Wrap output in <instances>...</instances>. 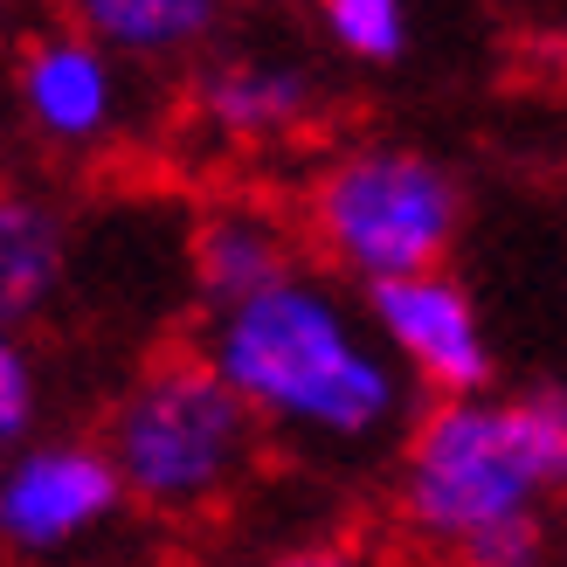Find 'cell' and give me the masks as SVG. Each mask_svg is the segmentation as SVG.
<instances>
[{
    "label": "cell",
    "mask_w": 567,
    "mask_h": 567,
    "mask_svg": "<svg viewBox=\"0 0 567 567\" xmlns=\"http://www.w3.org/2000/svg\"><path fill=\"white\" fill-rule=\"evenodd\" d=\"M202 353L236 381L277 443L332 464H367L415 422V374L381 339L367 298L339 291V270H291L236 305L208 311Z\"/></svg>",
    "instance_id": "6da1fadb"
},
{
    "label": "cell",
    "mask_w": 567,
    "mask_h": 567,
    "mask_svg": "<svg viewBox=\"0 0 567 567\" xmlns=\"http://www.w3.org/2000/svg\"><path fill=\"white\" fill-rule=\"evenodd\" d=\"M567 492V381L526 394H436L394 457V519L471 567L540 560V505Z\"/></svg>",
    "instance_id": "7a4b0ae2"
},
{
    "label": "cell",
    "mask_w": 567,
    "mask_h": 567,
    "mask_svg": "<svg viewBox=\"0 0 567 567\" xmlns=\"http://www.w3.org/2000/svg\"><path fill=\"white\" fill-rule=\"evenodd\" d=\"M97 436L132 492V513L194 526L243 492L270 430L236 394V381L194 347L138 367L125 394L104 409Z\"/></svg>",
    "instance_id": "3957f363"
},
{
    "label": "cell",
    "mask_w": 567,
    "mask_h": 567,
    "mask_svg": "<svg viewBox=\"0 0 567 567\" xmlns=\"http://www.w3.org/2000/svg\"><path fill=\"white\" fill-rule=\"evenodd\" d=\"M464 229V181L436 153L402 138H367L326 159L305 194V236L347 284H388L436 270Z\"/></svg>",
    "instance_id": "277c9868"
},
{
    "label": "cell",
    "mask_w": 567,
    "mask_h": 567,
    "mask_svg": "<svg viewBox=\"0 0 567 567\" xmlns=\"http://www.w3.org/2000/svg\"><path fill=\"white\" fill-rule=\"evenodd\" d=\"M132 70L138 63H125L118 49L76 21L28 35L14 55V111L28 138H42L49 153H104L111 138H125L138 111Z\"/></svg>",
    "instance_id": "5b68a950"
},
{
    "label": "cell",
    "mask_w": 567,
    "mask_h": 567,
    "mask_svg": "<svg viewBox=\"0 0 567 567\" xmlns=\"http://www.w3.org/2000/svg\"><path fill=\"white\" fill-rule=\"evenodd\" d=\"M132 505L104 436L97 443H14L0 471V540L21 560H49L83 547Z\"/></svg>",
    "instance_id": "8992f818"
},
{
    "label": "cell",
    "mask_w": 567,
    "mask_h": 567,
    "mask_svg": "<svg viewBox=\"0 0 567 567\" xmlns=\"http://www.w3.org/2000/svg\"><path fill=\"white\" fill-rule=\"evenodd\" d=\"M326 104V83L311 70V55L291 49H264V42H229L208 49L202 70L187 83V111L215 146L229 153H257L298 138Z\"/></svg>",
    "instance_id": "52a82bcc"
},
{
    "label": "cell",
    "mask_w": 567,
    "mask_h": 567,
    "mask_svg": "<svg viewBox=\"0 0 567 567\" xmlns=\"http://www.w3.org/2000/svg\"><path fill=\"white\" fill-rule=\"evenodd\" d=\"M360 298H367L381 339L394 347V360L415 374L422 394H477V388H492L485 311H477V298L443 264L388 277V284H367Z\"/></svg>",
    "instance_id": "ba28073f"
},
{
    "label": "cell",
    "mask_w": 567,
    "mask_h": 567,
    "mask_svg": "<svg viewBox=\"0 0 567 567\" xmlns=\"http://www.w3.org/2000/svg\"><path fill=\"white\" fill-rule=\"evenodd\" d=\"M187 270H194L202 305L215 311V305H236L249 291H264V284L291 277L298 270V236L257 202H221V208H208L202 221H194Z\"/></svg>",
    "instance_id": "9c48e42d"
},
{
    "label": "cell",
    "mask_w": 567,
    "mask_h": 567,
    "mask_svg": "<svg viewBox=\"0 0 567 567\" xmlns=\"http://www.w3.org/2000/svg\"><path fill=\"white\" fill-rule=\"evenodd\" d=\"M63 21L91 28L97 42H111L138 70H166L187 55H208L236 0H55Z\"/></svg>",
    "instance_id": "30bf717a"
},
{
    "label": "cell",
    "mask_w": 567,
    "mask_h": 567,
    "mask_svg": "<svg viewBox=\"0 0 567 567\" xmlns=\"http://www.w3.org/2000/svg\"><path fill=\"white\" fill-rule=\"evenodd\" d=\"M70 277V229L42 194H8L0 202V311L21 326L63 291Z\"/></svg>",
    "instance_id": "8fae6325"
},
{
    "label": "cell",
    "mask_w": 567,
    "mask_h": 567,
    "mask_svg": "<svg viewBox=\"0 0 567 567\" xmlns=\"http://www.w3.org/2000/svg\"><path fill=\"white\" fill-rule=\"evenodd\" d=\"M311 14H319L326 49L360 70H394L415 42L409 0H311Z\"/></svg>",
    "instance_id": "7c38bea8"
},
{
    "label": "cell",
    "mask_w": 567,
    "mask_h": 567,
    "mask_svg": "<svg viewBox=\"0 0 567 567\" xmlns=\"http://www.w3.org/2000/svg\"><path fill=\"white\" fill-rule=\"evenodd\" d=\"M35 415H42V374L35 360H28L21 339H8L0 347V443H28L35 436Z\"/></svg>",
    "instance_id": "4fadbf2b"
},
{
    "label": "cell",
    "mask_w": 567,
    "mask_h": 567,
    "mask_svg": "<svg viewBox=\"0 0 567 567\" xmlns=\"http://www.w3.org/2000/svg\"><path fill=\"white\" fill-rule=\"evenodd\" d=\"M249 8H311V0H249Z\"/></svg>",
    "instance_id": "5bb4252c"
},
{
    "label": "cell",
    "mask_w": 567,
    "mask_h": 567,
    "mask_svg": "<svg viewBox=\"0 0 567 567\" xmlns=\"http://www.w3.org/2000/svg\"><path fill=\"white\" fill-rule=\"evenodd\" d=\"M513 8H554V0H513Z\"/></svg>",
    "instance_id": "9a60e30c"
}]
</instances>
